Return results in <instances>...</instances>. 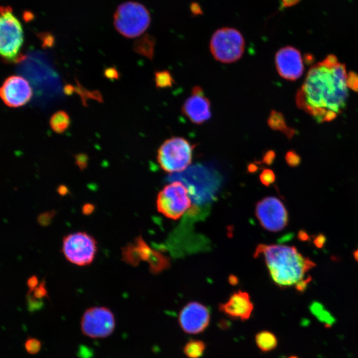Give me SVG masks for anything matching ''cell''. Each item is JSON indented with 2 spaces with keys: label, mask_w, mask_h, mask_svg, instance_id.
Listing matches in <instances>:
<instances>
[{
  "label": "cell",
  "mask_w": 358,
  "mask_h": 358,
  "mask_svg": "<svg viewBox=\"0 0 358 358\" xmlns=\"http://www.w3.org/2000/svg\"><path fill=\"white\" fill-rule=\"evenodd\" d=\"M256 214L261 225L268 231H281L288 224L286 208L276 197H269L259 201L256 205Z\"/></svg>",
  "instance_id": "30bf717a"
},
{
  "label": "cell",
  "mask_w": 358,
  "mask_h": 358,
  "mask_svg": "<svg viewBox=\"0 0 358 358\" xmlns=\"http://www.w3.org/2000/svg\"><path fill=\"white\" fill-rule=\"evenodd\" d=\"M260 179L261 183L265 186H269L276 181V175L271 169H265L261 173Z\"/></svg>",
  "instance_id": "d4e9b609"
},
{
  "label": "cell",
  "mask_w": 358,
  "mask_h": 358,
  "mask_svg": "<svg viewBox=\"0 0 358 358\" xmlns=\"http://www.w3.org/2000/svg\"><path fill=\"white\" fill-rule=\"evenodd\" d=\"M245 39L236 29L223 27L213 34L210 43L211 53L219 62L230 64L241 58L245 51Z\"/></svg>",
  "instance_id": "8992f818"
},
{
  "label": "cell",
  "mask_w": 358,
  "mask_h": 358,
  "mask_svg": "<svg viewBox=\"0 0 358 358\" xmlns=\"http://www.w3.org/2000/svg\"><path fill=\"white\" fill-rule=\"evenodd\" d=\"M23 42V27L12 9L0 8V57L8 61L23 59L19 53Z\"/></svg>",
  "instance_id": "3957f363"
},
{
  "label": "cell",
  "mask_w": 358,
  "mask_h": 358,
  "mask_svg": "<svg viewBox=\"0 0 358 358\" xmlns=\"http://www.w3.org/2000/svg\"><path fill=\"white\" fill-rule=\"evenodd\" d=\"M33 95L32 86L21 76H9L0 87V98L7 106L13 108L27 104Z\"/></svg>",
  "instance_id": "8fae6325"
},
{
  "label": "cell",
  "mask_w": 358,
  "mask_h": 358,
  "mask_svg": "<svg viewBox=\"0 0 358 358\" xmlns=\"http://www.w3.org/2000/svg\"><path fill=\"white\" fill-rule=\"evenodd\" d=\"M348 74L344 64L329 56L309 70L304 84L296 95L298 108L323 123L342 113L348 98Z\"/></svg>",
  "instance_id": "6da1fadb"
},
{
  "label": "cell",
  "mask_w": 358,
  "mask_h": 358,
  "mask_svg": "<svg viewBox=\"0 0 358 358\" xmlns=\"http://www.w3.org/2000/svg\"><path fill=\"white\" fill-rule=\"evenodd\" d=\"M155 81L156 86L159 89L171 88L175 82L172 74L168 70L156 72L155 74Z\"/></svg>",
  "instance_id": "603a6c76"
},
{
  "label": "cell",
  "mask_w": 358,
  "mask_h": 358,
  "mask_svg": "<svg viewBox=\"0 0 358 358\" xmlns=\"http://www.w3.org/2000/svg\"><path fill=\"white\" fill-rule=\"evenodd\" d=\"M27 285L29 288H30V291H34V290L37 287V285H38V280H37V278H35V277L31 278L30 280H28Z\"/></svg>",
  "instance_id": "f546056e"
},
{
  "label": "cell",
  "mask_w": 358,
  "mask_h": 358,
  "mask_svg": "<svg viewBox=\"0 0 358 358\" xmlns=\"http://www.w3.org/2000/svg\"><path fill=\"white\" fill-rule=\"evenodd\" d=\"M70 118L66 112L60 111L57 112L50 119V126L52 130L57 133H63L70 126Z\"/></svg>",
  "instance_id": "ffe728a7"
},
{
  "label": "cell",
  "mask_w": 358,
  "mask_h": 358,
  "mask_svg": "<svg viewBox=\"0 0 358 358\" xmlns=\"http://www.w3.org/2000/svg\"><path fill=\"white\" fill-rule=\"evenodd\" d=\"M254 306L249 294L241 291L235 292L225 303L219 305V311L241 321L249 320Z\"/></svg>",
  "instance_id": "2e32d148"
},
{
  "label": "cell",
  "mask_w": 358,
  "mask_h": 358,
  "mask_svg": "<svg viewBox=\"0 0 358 358\" xmlns=\"http://www.w3.org/2000/svg\"><path fill=\"white\" fill-rule=\"evenodd\" d=\"M285 159H286L289 166L293 167V168L298 166L300 162L299 155L296 154V152L293 151H290L287 152L286 156H285Z\"/></svg>",
  "instance_id": "484cf974"
},
{
  "label": "cell",
  "mask_w": 358,
  "mask_h": 358,
  "mask_svg": "<svg viewBox=\"0 0 358 358\" xmlns=\"http://www.w3.org/2000/svg\"><path fill=\"white\" fill-rule=\"evenodd\" d=\"M189 96L182 107V113L193 124L201 125L209 120L212 116L209 99L206 97L199 86L193 88Z\"/></svg>",
  "instance_id": "9a60e30c"
},
{
  "label": "cell",
  "mask_w": 358,
  "mask_h": 358,
  "mask_svg": "<svg viewBox=\"0 0 358 358\" xmlns=\"http://www.w3.org/2000/svg\"><path fill=\"white\" fill-rule=\"evenodd\" d=\"M310 311L326 328H331L336 322L335 318L332 315L330 312L324 308V305L321 303L313 302L310 306Z\"/></svg>",
  "instance_id": "d6986e66"
},
{
  "label": "cell",
  "mask_w": 358,
  "mask_h": 358,
  "mask_svg": "<svg viewBox=\"0 0 358 358\" xmlns=\"http://www.w3.org/2000/svg\"><path fill=\"white\" fill-rule=\"evenodd\" d=\"M289 358H298V357L295 356V355H293V356H291V357H289Z\"/></svg>",
  "instance_id": "e575fe53"
},
{
  "label": "cell",
  "mask_w": 358,
  "mask_h": 358,
  "mask_svg": "<svg viewBox=\"0 0 358 358\" xmlns=\"http://www.w3.org/2000/svg\"><path fill=\"white\" fill-rule=\"evenodd\" d=\"M354 257H355V260L358 261V250H357V251L355 252Z\"/></svg>",
  "instance_id": "836d02e7"
},
{
  "label": "cell",
  "mask_w": 358,
  "mask_h": 358,
  "mask_svg": "<svg viewBox=\"0 0 358 358\" xmlns=\"http://www.w3.org/2000/svg\"><path fill=\"white\" fill-rule=\"evenodd\" d=\"M268 126L273 130L280 131L284 133L289 139L295 135V130L287 126L286 121L282 113L276 111H271L267 120Z\"/></svg>",
  "instance_id": "e0dca14e"
},
{
  "label": "cell",
  "mask_w": 358,
  "mask_h": 358,
  "mask_svg": "<svg viewBox=\"0 0 358 358\" xmlns=\"http://www.w3.org/2000/svg\"><path fill=\"white\" fill-rule=\"evenodd\" d=\"M210 311L201 302L192 301L182 309L179 315V324L184 333L198 335L203 333L209 326Z\"/></svg>",
  "instance_id": "7c38bea8"
},
{
  "label": "cell",
  "mask_w": 358,
  "mask_h": 358,
  "mask_svg": "<svg viewBox=\"0 0 358 358\" xmlns=\"http://www.w3.org/2000/svg\"><path fill=\"white\" fill-rule=\"evenodd\" d=\"M347 83L348 87L351 88L354 91H358V75L354 72H350L348 74V78H347Z\"/></svg>",
  "instance_id": "83f0119b"
},
{
  "label": "cell",
  "mask_w": 358,
  "mask_h": 358,
  "mask_svg": "<svg viewBox=\"0 0 358 358\" xmlns=\"http://www.w3.org/2000/svg\"><path fill=\"white\" fill-rule=\"evenodd\" d=\"M115 315L105 307H93L86 310L80 320V329L85 337L92 339H104L115 331Z\"/></svg>",
  "instance_id": "9c48e42d"
},
{
  "label": "cell",
  "mask_w": 358,
  "mask_h": 358,
  "mask_svg": "<svg viewBox=\"0 0 358 358\" xmlns=\"http://www.w3.org/2000/svg\"><path fill=\"white\" fill-rule=\"evenodd\" d=\"M325 240H326V239H325L324 236H318L316 237V238L315 239V245L316 246H318V247H322V246L323 245L325 242Z\"/></svg>",
  "instance_id": "1f68e13d"
},
{
  "label": "cell",
  "mask_w": 358,
  "mask_h": 358,
  "mask_svg": "<svg viewBox=\"0 0 358 358\" xmlns=\"http://www.w3.org/2000/svg\"><path fill=\"white\" fill-rule=\"evenodd\" d=\"M254 257H263L270 276L281 288L296 287L303 281L311 280L307 274L316 267L315 262L291 246L260 244L257 247Z\"/></svg>",
  "instance_id": "7a4b0ae2"
},
{
  "label": "cell",
  "mask_w": 358,
  "mask_h": 358,
  "mask_svg": "<svg viewBox=\"0 0 358 358\" xmlns=\"http://www.w3.org/2000/svg\"><path fill=\"white\" fill-rule=\"evenodd\" d=\"M300 2V0H282V3L283 6L285 8L291 7L296 5Z\"/></svg>",
  "instance_id": "4dcf8cb0"
},
{
  "label": "cell",
  "mask_w": 358,
  "mask_h": 358,
  "mask_svg": "<svg viewBox=\"0 0 358 358\" xmlns=\"http://www.w3.org/2000/svg\"><path fill=\"white\" fill-rule=\"evenodd\" d=\"M206 348V344L202 340H190L184 345L183 351L188 358H200L204 355Z\"/></svg>",
  "instance_id": "44dd1931"
},
{
  "label": "cell",
  "mask_w": 358,
  "mask_h": 358,
  "mask_svg": "<svg viewBox=\"0 0 358 358\" xmlns=\"http://www.w3.org/2000/svg\"><path fill=\"white\" fill-rule=\"evenodd\" d=\"M26 351L31 355H35L40 351L42 344L40 340L37 338L30 337L24 344Z\"/></svg>",
  "instance_id": "cb8c5ba5"
},
{
  "label": "cell",
  "mask_w": 358,
  "mask_h": 358,
  "mask_svg": "<svg viewBox=\"0 0 358 358\" xmlns=\"http://www.w3.org/2000/svg\"><path fill=\"white\" fill-rule=\"evenodd\" d=\"M33 291H34V295L33 297L35 298V299L39 300L41 299V298L46 297V296H47V290H46L45 284H44V283H42V284H41L39 286L37 287L34 291L30 292Z\"/></svg>",
  "instance_id": "4316f807"
},
{
  "label": "cell",
  "mask_w": 358,
  "mask_h": 358,
  "mask_svg": "<svg viewBox=\"0 0 358 358\" xmlns=\"http://www.w3.org/2000/svg\"><path fill=\"white\" fill-rule=\"evenodd\" d=\"M188 188L180 181L167 184L157 197V208L167 218L173 221L181 218L191 206Z\"/></svg>",
  "instance_id": "52a82bcc"
},
{
  "label": "cell",
  "mask_w": 358,
  "mask_h": 358,
  "mask_svg": "<svg viewBox=\"0 0 358 358\" xmlns=\"http://www.w3.org/2000/svg\"><path fill=\"white\" fill-rule=\"evenodd\" d=\"M62 252L65 258L72 264L87 266L96 258L97 241L87 232L71 233L63 239Z\"/></svg>",
  "instance_id": "ba28073f"
},
{
  "label": "cell",
  "mask_w": 358,
  "mask_h": 358,
  "mask_svg": "<svg viewBox=\"0 0 358 358\" xmlns=\"http://www.w3.org/2000/svg\"><path fill=\"white\" fill-rule=\"evenodd\" d=\"M274 158H276L274 151L272 150L268 151L263 155L262 162L267 164H271L273 162Z\"/></svg>",
  "instance_id": "f1b7e54d"
},
{
  "label": "cell",
  "mask_w": 358,
  "mask_h": 358,
  "mask_svg": "<svg viewBox=\"0 0 358 358\" xmlns=\"http://www.w3.org/2000/svg\"><path fill=\"white\" fill-rule=\"evenodd\" d=\"M256 342L259 349L263 352H269L274 350L278 346V340L273 333L263 331L256 335Z\"/></svg>",
  "instance_id": "ac0fdd59"
},
{
  "label": "cell",
  "mask_w": 358,
  "mask_h": 358,
  "mask_svg": "<svg viewBox=\"0 0 358 358\" xmlns=\"http://www.w3.org/2000/svg\"><path fill=\"white\" fill-rule=\"evenodd\" d=\"M195 146L185 138L173 137L164 141L157 151V159L160 168L169 173L186 170L192 161Z\"/></svg>",
  "instance_id": "277c9868"
},
{
  "label": "cell",
  "mask_w": 358,
  "mask_h": 358,
  "mask_svg": "<svg viewBox=\"0 0 358 358\" xmlns=\"http://www.w3.org/2000/svg\"><path fill=\"white\" fill-rule=\"evenodd\" d=\"M151 16L143 4L128 2L121 4L114 14L116 30L127 38L140 36L150 25Z\"/></svg>",
  "instance_id": "5b68a950"
},
{
  "label": "cell",
  "mask_w": 358,
  "mask_h": 358,
  "mask_svg": "<svg viewBox=\"0 0 358 358\" xmlns=\"http://www.w3.org/2000/svg\"><path fill=\"white\" fill-rule=\"evenodd\" d=\"M123 258L127 263L134 265L141 261H148L151 271L161 269L166 261V256L160 252L153 251L142 238L136 239L135 242L125 248Z\"/></svg>",
  "instance_id": "5bb4252c"
},
{
  "label": "cell",
  "mask_w": 358,
  "mask_h": 358,
  "mask_svg": "<svg viewBox=\"0 0 358 358\" xmlns=\"http://www.w3.org/2000/svg\"><path fill=\"white\" fill-rule=\"evenodd\" d=\"M155 40L151 37H145L135 44V50L140 54L152 59L154 52Z\"/></svg>",
  "instance_id": "7402d4cb"
},
{
  "label": "cell",
  "mask_w": 358,
  "mask_h": 358,
  "mask_svg": "<svg viewBox=\"0 0 358 358\" xmlns=\"http://www.w3.org/2000/svg\"><path fill=\"white\" fill-rule=\"evenodd\" d=\"M276 69L281 77L286 80H297L304 72V65L299 50L291 46L281 48L274 57Z\"/></svg>",
  "instance_id": "4fadbf2b"
},
{
  "label": "cell",
  "mask_w": 358,
  "mask_h": 358,
  "mask_svg": "<svg viewBox=\"0 0 358 358\" xmlns=\"http://www.w3.org/2000/svg\"><path fill=\"white\" fill-rule=\"evenodd\" d=\"M219 323H221V324H219V326H221V328L226 329L227 328V326H229V323H228L227 320H221V322H219Z\"/></svg>",
  "instance_id": "d6a6232c"
}]
</instances>
